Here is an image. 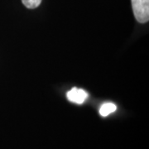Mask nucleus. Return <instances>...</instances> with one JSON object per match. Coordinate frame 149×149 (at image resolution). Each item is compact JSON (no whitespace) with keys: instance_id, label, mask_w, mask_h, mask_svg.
<instances>
[{"instance_id":"f03ea898","label":"nucleus","mask_w":149,"mask_h":149,"mask_svg":"<svg viewBox=\"0 0 149 149\" xmlns=\"http://www.w3.org/2000/svg\"><path fill=\"white\" fill-rule=\"evenodd\" d=\"M66 97L70 102L78 104H81L88 98V94L84 90L78 89V88L74 87L67 92Z\"/></svg>"},{"instance_id":"20e7f679","label":"nucleus","mask_w":149,"mask_h":149,"mask_svg":"<svg viewBox=\"0 0 149 149\" xmlns=\"http://www.w3.org/2000/svg\"><path fill=\"white\" fill-rule=\"evenodd\" d=\"M22 3L24 4L25 7H27V8L33 9L36 8L38 6L41 4L42 0H22Z\"/></svg>"},{"instance_id":"f257e3e1","label":"nucleus","mask_w":149,"mask_h":149,"mask_svg":"<svg viewBox=\"0 0 149 149\" xmlns=\"http://www.w3.org/2000/svg\"><path fill=\"white\" fill-rule=\"evenodd\" d=\"M136 20L146 23L149 20V0H131Z\"/></svg>"},{"instance_id":"7ed1b4c3","label":"nucleus","mask_w":149,"mask_h":149,"mask_svg":"<svg viewBox=\"0 0 149 149\" xmlns=\"http://www.w3.org/2000/svg\"><path fill=\"white\" fill-rule=\"evenodd\" d=\"M117 109V107L113 103H105L102 104L100 109V114L103 117H106L109 114L115 111Z\"/></svg>"}]
</instances>
